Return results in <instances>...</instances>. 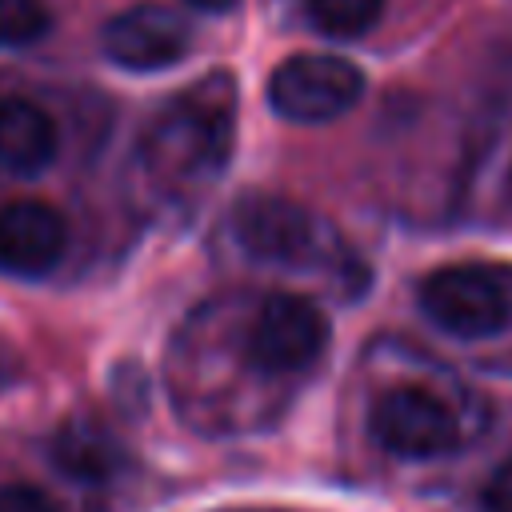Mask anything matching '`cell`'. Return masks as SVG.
Instances as JSON below:
<instances>
[{"instance_id":"6da1fadb","label":"cell","mask_w":512,"mask_h":512,"mask_svg":"<svg viewBox=\"0 0 512 512\" xmlns=\"http://www.w3.org/2000/svg\"><path fill=\"white\" fill-rule=\"evenodd\" d=\"M236 140V88L228 72H212L172 96L140 140V168L156 188H188L216 180Z\"/></svg>"},{"instance_id":"7a4b0ae2","label":"cell","mask_w":512,"mask_h":512,"mask_svg":"<svg viewBox=\"0 0 512 512\" xmlns=\"http://www.w3.org/2000/svg\"><path fill=\"white\" fill-rule=\"evenodd\" d=\"M228 228L248 260L284 272H336L352 260L348 244L320 212L280 192H244L228 212Z\"/></svg>"},{"instance_id":"3957f363","label":"cell","mask_w":512,"mask_h":512,"mask_svg":"<svg viewBox=\"0 0 512 512\" xmlns=\"http://www.w3.org/2000/svg\"><path fill=\"white\" fill-rule=\"evenodd\" d=\"M420 312L456 340H488L512 324V264L464 260L420 280Z\"/></svg>"},{"instance_id":"277c9868","label":"cell","mask_w":512,"mask_h":512,"mask_svg":"<svg viewBox=\"0 0 512 512\" xmlns=\"http://www.w3.org/2000/svg\"><path fill=\"white\" fill-rule=\"evenodd\" d=\"M364 100V72L336 52H300L272 68L268 108L288 124H328Z\"/></svg>"},{"instance_id":"5b68a950","label":"cell","mask_w":512,"mask_h":512,"mask_svg":"<svg viewBox=\"0 0 512 512\" xmlns=\"http://www.w3.org/2000/svg\"><path fill=\"white\" fill-rule=\"evenodd\" d=\"M328 336V316L308 296L272 292L244 332V360L264 376H300L324 356Z\"/></svg>"},{"instance_id":"8992f818","label":"cell","mask_w":512,"mask_h":512,"mask_svg":"<svg viewBox=\"0 0 512 512\" xmlns=\"http://www.w3.org/2000/svg\"><path fill=\"white\" fill-rule=\"evenodd\" d=\"M372 440L400 460H436L460 448V420L456 412L420 384L388 388L368 416Z\"/></svg>"},{"instance_id":"52a82bcc","label":"cell","mask_w":512,"mask_h":512,"mask_svg":"<svg viewBox=\"0 0 512 512\" xmlns=\"http://www.w3.org/2000/svg\"><path fill=\"white\" fill-rule=\"evenodd\" d=\"M192 48L188 20L168 4H128L100 28V52L124 72H164Z\"/></svg>"},{"instance_id":"ba28073f","label":"cell","mask_w":512,"mask_h":512,"mask_svg":"<svg viewBox=\"0 0 512 512\" xmlns=\"http://www.w3.org/2000/svg\"><path fill=\"white\" fill-rule=\"evenodd\" d=\"M68 248L64 216L44 200H12L0 208V268L12 276H48Z\"/></svg>"},{"instance_id":"9c48e42d","label":"cell","mask_w":512,"mask_h":512,"mask_svg":"<svg viewBox=\"0 0 512 512\" xmlns=\"http://www.w3.org/2000/svg\"><path fill=\"white\" fill-rule=\"evenodd\" d=\"M60 136L52 116L24 100V96H4L0 100V168L12 176H40L56 160Z\"/></svg>"},{"instance_id":"30bf717a","label":"cell","mask_w":512,"mask_h":512,"mask_svg":"<svg viewBox=\"0 0 512 512\" xmlns=\"http://www.w3.org/2000/svg\"><path fill=\"white\" fill-rule=\"evenodd\" d=\"M52 452H56V464L76 480H108L124 460L120 440L96 420H68L56 432Z\"/></svg>"},{"instance_id":"8fae6325","label":"cell","mask_w":512,"mask_h":512,"mask_svg":"<svg viewBox=\"0 0 512 512\" xmlns=\"http://www.w3.org/2000/svg\"><path fill=\"white\" fill-rule=\"evenodd\" d=\"M384 12V0H308V20L320 36L332 40H356L368 28H376Z\"/></svg>"},{"instance_id":"7c38bea8","label":"cell","mask_w":512,"mask_h":512,"mask_svg":"<svg viewBox=\"0 0 512 512\" xmlns=\"http://www.w3.org/2000/svg\"><path fill=\"white\" fill-rule=\"evenodd\" d=\"M52 24L44 0H0V48H28Z\"/></svg>"},{"instance_id":"4fadbf2b","label":"cell","mask_w":512,"mask_h":512,"mask_svg":"<svg viewBox=\"0 0 512 512\" xmlns=\"http://www.w3.org/2000/svg\"><path fill=\"white\" fill-rule=\"evenodd\" d=\"M0 512H56V504L36 484H4L0 488Z\"/></svg>"},{"instance_id":"5bb4252c","label":"cell","mask_w":512,"mask_h":512,"mask_svg":"<svg viewBox=\"0 0 512 512\" xmlns=\"http://www.w3.org/2000/svg\"><path fill=\"white\" fill-rule=\"evenodd\" d=\"M480 508H484V512H512V456L484 480Z\"/></svg>"},{"instance_id":"9a60e30c","label":"cell","mask_w":512,"mask_h":512,"mask_svg":"<svg viewBox=\"0 0 512 512\" xmlns=\"http://www.w3.org/2000/svg\"><path fill=\"white\" fill-rule=\"evenodd\" d=\"M184 4H192V8H200V12H232L240 0H184Z\"/></svg>"}]
</instances>
